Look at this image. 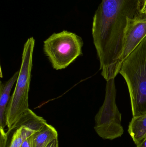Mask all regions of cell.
Listing matches in <instances>:
<instances>
[{"mask_svg":"<svg viewBox=\"0 0 146 147\" xmlns=\"http://www.w3.org/2000/svg\"><path fill=\"white\" fill-rule=\"evenodd\" d=\"M140 13L138 0H102L93 18V43L106 81L119 73L128 18Z\"/></svg>","mask_w":146,"mask_h":147,"instance_id":"1","label":"cell"},{"mask_svg":"<svg viewBox=\"0 0 146 147\" xmlns=\"http://www.w3.org/2000/svg\"><path fill=\"white\" fill-rule=\"evenodd\" d=\"M119 73L127 85L133 117L146 114V36L123 61Z\"/></svg>","mask_w":146,"mask_h":147,"instance_id":"2","label":"cell"},{"mask_svg":"<svg viewBox=\"0 0 146 147\" xmlns=\"http://www.w3.org/2000/svg\"><path fill=\"white\" fill-rule=\"evenodd\" d=\"M34 45L35 40L33 37L28 38L24 45L19 76L6 110V123L8 129H11L24 112L29 109L28 93Z\"/></svg>","mask_w":146,"mask_h":147,"instance_id":"3","label":"cell"},{"mask_svg":"<svg viewBox=\"0 0 146 147\" xmlns=\"http://www.w3.org/2000/svg\"><path fill=\"white\" fill-rule=\"evenodd\" d=\"M82 38L74 33L63 31L54 33L44 41L43 50L56 70L67 67L82 54Z\"/></svg>","mask_w":146,"mask_h":147,"instance_id":"4","label":"cell"},{"mask_svg":"<svg viewBox=\"0 0 146 147\" xmlns=\"http://www.w3.org/2000/svg\"><path fill=\"white\" fill-rule=\"evenodd\" d=\"M146 36V15L140 13L133 18H127L124 32L123 51L119 60L121 67L123 61L140 44Z\"/></svg>","mask_w":146,"mask_h":147,"instance_id":"5","label":"cell"},{"mask_svg":"<svg viewBox=\"0 0 146 147\" xmlns=\"http://www.w3.org/2000/svg\"><path fill=\"white\" fill-rule=\"evenodd\" d=\"M0 147H20L23 142L31 136L34 132L24 127L13 128L5 133L0 128Z\"/></svg>","mask_w":146,"mask_h":147,"instance_id":"6","label":"cell"},{"mask_svg":"<svg viewBox=\"0 0 146 147\" xmlns=\"http://www.w3.org/2000/svg\"><path fill=\"white\" fill-rule=\"evenodd\" d=\"M19 72L16 71L7 81L1 82L0 86V128L4 129L7 126L6 112L7 106L10 100V92L15 82L17 81Z\"/></svg>","mask_w":146,"mask_h":147,"instance_id":"7","label":"cell"},{"mask_svg":"<svg viewBox=\"0 0 146 147\" xmlns=\"http://www.w3.org/2000/svg\"><path fill=\"white\" fill-rule=\"evenodd\" d=\"M31 137L32 147H46L50 142L58 139V134L54 127L47 123Z\"/></svg>","mask_w":146,"mask_h":147,"instance_id":"8","label":"cell"},{"mask_svg":"<svg viewBox=\"0 0 146 147\" xmlns=\"http://www.w3.org/2000/svg\"><path fill=\"white\" fill-rule=\"evenodd\" d=\"M46 123V121L43 117L37 115L29 109L24 112L11 128L24 127L35 132L39 131Z\"/></svg>","mask_w":146,"mask_h":147,"instance_id":"9","label":"cell"},{"mask_svg":"<svg viewBox=\"0 0 146 147\" xmlns=\"http://www.w3.org/2000/svg\"><path fill=\"white\" fill-rule=\"evenodd\" d=\"M128 132L136 145L146 138V114L133 117Z\"/></svg>","mask_w":146,"mask_h":147,"instance_id":"10","label":"cell"},{"mask_svg":"<svg viewBox=\"0 0 146 147\" xmlns=\"http://www.w3.org/2000/svg\"><path fill=\"white\" fill-rule=\"evenodd\" d=\"M138 9L140 13L146 15V0H138Z\"/></svg>","mask_w":146,"mask_h":147,"instance_id":"11","label":"cell"},{"mask_svg":"<svg viewBox=\"0 0 146 147\" xmlns=\"http://www.w3.org/2000/svg\"><path fill=\"white\" fill-rule=\"evenodd\" d=\"M30 136L27 138L24 142L20 147H32L31 137Z\"/></svg>","mask_w":146,"mask_h":147,"instance_id":"12","label":"cell"},{"mask_svg":"<svg viewBox=\"0 0 146 147\" xmlns=\"http://www.w3.org/2000/svg\"><path fill=\"white\" fill-rule=\"evenodd\" d=\"M58 139H55L50 142L46 147H58Z\"/></svg>","mask_w":146,"mask_h":147,"instance_id":"13","label":"cell"},{"mask_svg":"<svg viewBox=\"0 0 146 147\" xmlns=\"http://www.w3.org/2000/svg\"><path fill=\"white\" fill-rule=\"evenodd\" d=\"M136 146L137 147H146V138Z\"/></svg>","mask_w":146,"mask_h":147,"instance_id":"14","label":"cell"}]
</instances>
